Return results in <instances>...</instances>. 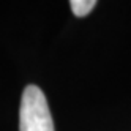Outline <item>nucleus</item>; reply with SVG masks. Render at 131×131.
Returning <instances> with one entry per match:
<instances>
[{
    "mask_svg": "<svg viewBox=\"0 0 131 131\" xmlns=\"http://www.w3.org/2000/svg\"><path fill=\"white\" fill-rule=\"evenodd\" d=\"M19 131H55L46 96L36 85L24 89L19 109Z\"/></svg>",
    "mask_w": 131,
    "mask_h": 131,
    "instance_id": "1",
    "label": "nucleus"
},
{
    "mask_svg": "<svg viewBox=\"0 0 131 131\" xmlns=\"http://www.w3.org/2000/svg\"><path fill=\"white\" fill-rule=\"evenodd\" d=\"M70 5L71 11L78 17H84L96 6V2L95 0H73V2H70Z\"/></svg>",
    "mask_w": 131,
    "mask_h": 131,
    "instance_id": "2",
    "label": "nucleus"
}]
</instances>
